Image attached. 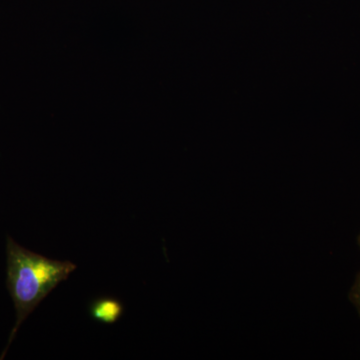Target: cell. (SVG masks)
Segmentation results:
<instances>
[{
  "label": "cell",
  "instance_id": "cell-1",
  "mask_svg": "<svg viewBox=\"0 0 360 360\" xmlns=\"http://www.w3.org/2000/svg\"><path fill=\"white\" fill-rule=\"evenodd\" d=\"M6 255L7 288L15 307L16 322L0 359H4L26 317L77 267L72 262L51 259L25 250L11 236H7Z\"/></svg>",
  "mask_w": 360,
  "mask_h": 360
},
{
  "label": "cell",
  "instance_id": "cell-2",
  "mask_svg": "<svg viewBox=\"0 0 360 360\" xmlns=\"http://www.w3.org/2000/svg\"><path fill=\"white\" fill-rule=\"evenodd\" d=\"M124 307L120 300L110 296L96 298L90 303L91 319L103 324H115L122 319Z\"/></svg>",
  "mask_w": 360,
  "mask_h": 360
},
{
  "label": "cell",
  "instance_id": "cell-3",
  "mask_svg": "<svg viewBox=\"0 0 360 360\" xmlns=\"http://www.w3.org/2000/svg\"><path fill=\"white\" fill-rule=\"evenodd\" d=\"M349 300L354 305L360 316V272L355 278L354 285L349 292Z\"/></svg>",
  "mask_w": 360,
  "mask_h": 360
},
{
  "label": "cell",
  "instance_id": "cell-4",
  "mask_svg": "<svg viewBox=\"0 0 360 360\" xmlns=\"http://www.w3.org/2000/svg\"><path fill=\"white\" fill-rule=\"evenodd\" d=\"M357 243H359V246L360 248V234H359V238H357Z\"/></svg>",
  "mask_w": 360,
  "mask_h": 360
}]
</instances>
